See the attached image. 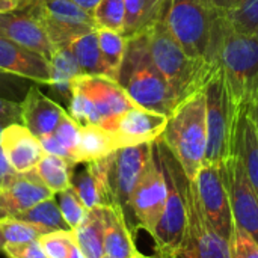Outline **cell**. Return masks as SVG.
I'll return each instance as SVG.
<instances>
[{"mask_svg":"<svg viewBox=\"0 0 258 258\" xmlns=\"http://www.w3.org/2000/svg\"><path fill=\"white\" fill-rule=\"evenodd\" d=\"M212 60L237 112H245L258 100V35L231 29L218 14Z\"/></svg>","mask_w":258,"mask_h":258,"instance_id":"1","label":"cell"},{"mask_svg":"<svg viewBox=\"0 0 258 258\" xmlns=\"http://www.w3.org/2000/svg\"><path fill=\"white\" fill-rule=\"evenodd\" d=\"M116 83L139 107L171 116L180 106L168 82L156 67L148 45L147 30L127 38Z\"/></svg>","mask_w":258,"mask_h":258,"instance_id":"2","label":"cell"},{"mask_svg":"<svg viewBox=\"0 0 258 258\" xmlns=\"http://www.w3.org/2000/svg\"><path fill=\"white\" fill-rule=\"evenodd\" d=\"M147 36L151 57L180 104L204 89L218 68L213 62L187 54L162 18L147 30Z\"/></svg>","mask_w":258,"mask_h":258,"instance_id":"3","label":"cell"},{"mask_svg":"<svg viewBox=\"0 0 258 258\" xmlns=\"http://www.w3.org/2000/svg\"><path fill=\"white\" fill-rule=\"evenodd\" d=\"M160 141L175 157L189 180H194L206 160L207 124L204 89L184 100L168 118Z\"/></svg>","mask_w":258,"mask_h":258,"instance_id":"4","label":"cell"},{"mask_svg":"<svg viewBox=\"0 0 258 258\" xmlns=\"http://www.w3.org/2000/svg\"><path fill=\"white\" fill-rule=\"evenodd\" d=\"M160 165L165 172L168 195L160 221L153 233L156 257L172 258L177 252L187 221V204H186V183L187 177L175 157L169 153L165 144L157 139L154 142Z\"/></svg>","mask_w":258,"mask_h":258,"instance_id":"5","label":"cell"},{"mask_svg":"<svg viewBox=\"0 0 258 258\" xmlns=\"http://www.w3.org/2000/svg\"><path fill=\"white\" fill-rule=\"evenodd\" d=\"M160 18L187 54L213 62L218 12L210 0H166Z\"/></svg>","mask_w":258,"mask_h":258,"instance_id":"6","label":"cell"},{"mask_svg":"<svg viewBox=\"0 0 258 258\" xmlns=\"http://www.w3.org/2000/svg\"><path fill=\"white\" fill-rule=\"evenodd\" d=\"M206 124H207V163L224 165L233 154V142L239 112L231 101L225 80L216 68L204 86Z\"/></svg>","mask_w":258,"mask_h":258,"instance_id":"7","label":"cell"},{"mask_svg":"<svg viewBox=\"0 0 258 258\" xmlns=\"http://www.w3.org/2000/svg\"><path fill=\"white\" fill-rule=\"evenodd\" d=\"M153 145L154 142L118 148L106 157V189L109 206L122 212L133 236H136L138 231L132 213V197L153 153Z\"/></svg>","mask_w":258,"mask_h":258,"instance_id":"8","label":"cell"},{"mask_svg":"<svg viewBox=\"0 0 258 258\" xmlns=\"http://www.w3.org/2000/svg\"><path fill=\"white\" fill-rule=\"evenodd\" d=\"M207 222L225 240L230 242L234 219L225 180L224 165L204 162L194 180H190Z\"/></svg>","mask_w":258,"mask_h":258,"instance_id":"9","label":"cell"},{"mask_svg":"<svg viewBox=\"0 0 258 258\" xmlns=\"http://www.w3.org/2000/svg\"><path fill=\"white\" fill-rule=\"evenodd\" d=\"M186 204L187 221L183 240L172 258H231L230 242L207 222L190 180L186 183Z\"/></svg>","mask_w":258,"mask_h":258,"instance_id":"10","label":"cell"},{"mask_svg":"<svg viewBox=\"0 0 258 258\" xmlns=\"http://www.w3.org/2000/svg\"><path fill=\"white\" fill-rule=\"evenodd\" d=\"M166 195L168 184L165 172L160 165L156 145H153V153L132 197V213L136 231L144 230L153 236L163 213Z\"/></svg>","mask_w":258,"mask_h":258,"instance_id":"11","label":"cell"},{"mask_svg":"<svg viewBox=\"0 0 258 258\" xmlns=\"http://www.w3.org/2000/svg\"><path fill=\"white\" fill-rule=\"evenodd\" d=\"M30 8L54 47H67L74 38L97 29L92 14L71 0H32Z\"/></svg>","mask_w":258,"mask_h":258,"instance_id":"12","label":"cell"},{"mask_svg":"<svg viewBox=\"0 0 258 258\" xmlns=\"http://www.w3.org/2000/svg\"><path fill=\"white\" fill-rule=\"evenodd\" d=\"M73 86L79 88L91 101V122L112 132L118 118L136 104L127 97L124 89L112 79L104 76L80 74L74 79Z\"/></svg>","mask_w":258,"mask_h":258,"instance_id":"13","label":"cell"},{"mask_svg":"<svg viewBox=\"0 0 258 258\" xmlns=\"http://www.w3.org/2000/svg\"><path fill=\"white\" fill-rule=\"evenodd\" d=\"M234 224L249 233L258 243V195L240 159L233 153L224 163Z\"/></svg>","mask_w":258,"mask_h":258,"instance_id":"14","label":"cell"},{"mask_svg":"<svg viewBox=\"0 0 258 258\" xmlns=\"http://www.w3.org/2000/svg\"><path fill=\"white\" fill-rule=\"evenodd\" d=\"M30 3L32 0L17 11L0 14V33L23 48L38 53L48 60L56 47L50 41L39 18L32 11Z\"/></svg>","mask_w":258,"mask_h":258,"instance_id":"15","label":"cell"},{"mask_svg":"<svg viewBox=\"0 0 258 258\" xmlns=\"http://www.w3.org/2000/svg\"><path fill=\"white\" fill-rule=\"evenodd\" d=\"M166 124L168 116L135 106L118 118L115 127L109 133L118 150L156 142L163 135Z\"/></svg>","mask_w":258,"mask_h":258,"instance_id":"16","label":"cell"},{"mask_svg":"<svg viewBox=\"0 0 258 258\" xmlns=\"http://www.w3.org/2000/svg\"><path fill=\"white\" fill-rule=\"evenodd\" d=\"M53 197L54 194L45 187L33 171L17 174L11 183L0 187V219L15 218Z\"/></svg>","mask_w":258,"mask_h":258,"instance_id":"17","label":"cell"},{"mask_svg":"<svg viewBox=\"0 0 258 258\" xmlns=\"http://www.w3.org/2000/svg\"><path fill=\"white\" fill-rule=\"evenodd\" d=\"M0 147L17 174L33 171L39 160L45 156L39 138H36L21 122H12L3 127L0 135Z\"/></svg>","mask_w":258,"mask_h":258,"instance_id":"18","label":"cell"},{"mask_svg":"<svg viewBox=\"0 0 258 258\" xmlns=\"http://www.w3.org/2000/svg\"><path fill=\"white\" fill-rule=\"evenodd\" d=\"M21 124L36 138L51 135L67 110L54 100L47 97L36 83H32L26 97L20 103Z\"/></svg>","mask_w":258,"mask_h":258,"instance_id":"19","label":"cell"},{"mask_svg":"<svg viewBox=\"0 0 258 258\" xmlns=\"http://www.w3.org/2000/svg\"><path fill=\"white\" fill-rule=\"evenodd\" d=\"M0 70L26 77L36 85H50L48 60L5 36H0Z\"/></svg>","mask_w":258,"mask_h":258,"instance_id":"20","label":"cell"},{"mask_svg":"<svg viewBox=\"0 0 258 258\" xmlns=\"http://www.w3.org/2000/svg\"><path fill=\"white\" fill-rule=\"evenodd\" d=\"M71 187L88 210L109 206L106 189V157L98 162L86 163L85 169L77 174L73 172Z\"/></svg>","mask_w":258,"mask_h":258,"instance_id":"21","label":"cell"},{"mask_svg":"<svg viewBox=\"0 0 258 258\" xmlns=\"http://www.w3.org/2000/svg\"><path fill=\"white\" fill-rule=\"evenodd\" d=\"M104 255L113 258L141 255L122 212L113 206H104Z\"/></svg>","mask_w":258,"mask_h":258,"instance_id":"22","label":"cell"},{"mask_svg":"<svg viewBox=\"0 0 258 258\" xmlns=\"http://www.w3.org/2000/svg\"><path fill=\"white\" fill-rule=\"evenodd\" d=\"M233 153L240 159L246 175L258 195V139L248 110L239 115L233 142Z\"/></svg>","mask_w":258,"mask_h":258,"instance_id":"23","label":"cell"},{"mask_svg":"<svg viewBox=\"0 0 258 258\" xmlns=\"http://www.w3.org/2000/svg\"><path fill=\"white\" fill-rule=\"evenodd\" d=\"M76 245L88 258L104 257V206L88 210L85 219L73 230Z\"/></svg>","mask_w":258,"mask_h":258,"instance_id":"24","label":"cell"},{"mask_svg":"<svg viewBox=\"0 0 258 258\" xmlns=\"http://www.w3.org/2000/svg\"><path fill=\"white\" fill-rule=\"evenodd\" d=\"M116 150L112 135L100 125L88 124L82 127L80 141L76 153V163L86 165L98 162Z\"/></svg>","mask_w":258,"mask_h":258,"instance_id":"25","label":"cell"},{"mask_svg":"<svg viewBox=\"0 0 258 258\" xmlns=\"http://www.w3.org/2000/svg\"><path fill=\"white\" fill-rule=\"evenodd\" d=\"M50 67V88H53L60 97L70 101L73 92V82L82 74L80 67L68 47H56L54 53L48 59Z\"/></svg>","mask_w":258,"mask_h":258,"instance_id":"26","label":"cell"},{"mask_svg":"<svg viewBox=\"0 0 258 258\" xmlns=\"http://www.w3.org/2000/svg\"><path fill=\"white\" fill-rule=\"evenodd\" d=\"M67 47L74 54L82 74L106 77V70H104L100 45H98L97 30H92V32H88L74 38Z\"/></svg>","mask_w":258,"mask_h":258,"instance_id":"27","label":"cell"},{"mask_svg":"<svg viewBox=\"0 0 258 258\" xmlns=\"http://www.w3.org/2000/svg\"><path fill=\"white\" fill-rule=\"evenodd\" d=\"M74 168L76 166H73L68 160L62 157L45 154L35 166L33 172L45 184V187H48L56 195L71 187V177Z\"/></svg>","mask_w":258,"mask_h":258,"instance_id":"28","label":"cell"},{"mask_svg":"<svg viewBox=\"0 0 258 258\" xmlns=\"http://www.w3.org/2000/svg\"><path fill=\"white\" fill-rule=\"evenodd\" d=\"M98 36V45L106 70V77L116 82L119 67L124 59L127 38L121 32L109 30V29H95Z\"/></svg>","mask_w":258,"mask_h":258,"instance_id":"29","label":"cell"},{"mask_svg":"<svg viewBox=\"0 0 258 258\" xmlns=\"http://www.w3.org/2000/svg\"><path fill=\"white\" fill-rule=\"evenodd\" d=\"M125 21L122 35L132 38L148 30L162 15L156 9L153 0H124Z\"/></svg>","mask_w":258,"mask_h":258,"instance_id":"30","label":"cell"},{"mask_svg":"<svg viewBox=\"0 0 258 258\" xmlns=\"http://www.w3.org/2000/svg\"><path fill=\"white\" fill-rule=\"evenodd\" d=\"M15 218L36 225V227L42 228L45 233L59 231V230H70L62 213H60V209H59L54 197L48 198L45 201H41L39 204L33 206L32 209H29L27 212H24Z\"/></svg>","mask_w":258,"mask_h":258,"instance_id":"31","label":"cell"},{"mask_svg":"<svg viewBox=\"0 0 258 258\" xmlns=\"http://www.w3.org/2000/svg\"><path fill=\"white\" fill-rule=\"evenodd\" d=\"M92 17L97 29H109L122 33L125 21L124 0H100Z\"/></svg>","mask_w":258,"mask_h":258,"instance_id":"32","label":"cell"},{"mask_svg":"<svg viewBox=\"0 0 258 258\" xmlns=\"http://www.w3.org/2000/svg\"><path fill=\"white\" fill-rule=\"evenodd\" d=\"M219 15L237 32L258 33V0H246L239 8Z\"/></svg>","mask_w":258,"mask_h":258,"instance_id":"33","label":"cell"},{"mask_svg":"<svg viewBox=\"0 0 258 258\" xmlns=\"http://www.w3.org/2000/svg\"><path fill=\"white\" fill-rule=\"evenodd\" d=\"M0 231L6 243H26L38 240L42 234H47L42 228L17 218L0 219Z\"/></svg>","mask_w":258,"mask_h":258,"instance_id":"34","label":"cell"},{"mask_svg":"<svg viewBox=\"0 0 258 258\" xmlns=\"http://www.w3.org/2000/svg\"><path fill=\"white\" fill-rule=\"evenodd\" d=\"M38 242L45 258H68L73 245L76 243L71 230L50 231L42 234Z\"/></svg>","mask_w":258,"mask_h":258,"instance_id":"35","label":"cell"},{"mask_svg":"<svg viewBox=\"0 0 258 258\" xmlns=\"http://www.w3.org/2000/svg\"><path fill=\"white\" fill-rule=\"evenodd\" d=\"M56 195H57V206L60 209V213H62L68 228L73 231L85 219L88 209L83 206V203L80 201V198L77 197V194L73 187H68Z\"/></svg>","mask_w":258,"mask_h":258,"instance_id":"36","label":"cell"},{"mask_svg":"<svg viewBox=\"0 0 258 258\" xmlns=\"http://www.w3.org/2000/svg\"><path fill=\"white\" fill-rule=\"evenodd\" d=\"M80 132H82V125L77 121H74L68 112L62 116L56 130L53 132L54 138L68 151V154L71 156V160L76 166H77L76 153H77V147H79V141H80Z\"/></svg>","mask_w":258,"mask_h":258,"instance_id":"37","label":"cell"},{"mask_svg":"<svg viewBox=\"0 0 258 258\" xmlns=\"http://www.w3.org/2000/svg\"><path fill=\"white\" fill-rule=\"evenodd\" d=\"M32 83L33 82L26 77L0 70V97L2 98L21 103Z\"/></svg>","mask_w":258,"mask_h":258,"instance_id":"38","label":"cell"},{"mask_svg":"<svg viewBox=\"0 0 258 258\" xmlns=\"http://www.w3.org/2000/svg\"><path fill=\"white\" fill-rule=\"evenodd\" d=\"M230 254L231 258H258L257 240L236 224L230 239Z\"/></svg>","mask_w":258,"mask_h":258,"instance_id":"39","label":"cell"},{"mask_svg":"<svg viewBox=\"0 0 258 258\" xmlns=\"http://www.w3.org/2000/svg\"><path fill=\"white\" fill-rule=\"evenodd\" d=\"M3 252L8 258H45L38 240L26 243H6Z\"/></svg>","mask_w":258,"mask_h":258,"instance_id":"40","label":"cell"},{"mask_svg":"<svg viewBox=\"0 0 258 258\" xmlns=\"http://www.w3.org/2000/svg\"><path fill=\"white\" fill-rule=\"evenodd\" d=\"M0 121L5 124L21 122V106H20V103L0 97Z\"/></svg>","mask_w":258,"mask_h":258,"instance_id":"41","label":"cell"},{"mask_svg":"<svg viewBox=\"0 0 258 258\" xmlns=\"http://www.w3.org/2000/svg\"><path fill=\"white\" fill-rule=\"evenodd\" d=\"M39 142L42 145V150L45 154H51V156H57V157H62L65 160H68L73 166H76L71 160V156L68 154V151L60 145V142L54 138V135H47V136H42L39 138Z\"/></svg>","mask_w":258,"mask_h":258,"instance_id":"42","label":"cell"},{"mask_svg":"<svg viewBox=\"0 0 258 258\" xmlns=\"http://www.w3.org/2000/svg\"><path fill=\"white\" fill-rule=\"evenodd\" d=\"M15 177H17V172L9 165V162H8V159H6V156L0 147V187L11 183Z\"/></svg>","mask_w":258,"mask_h":258,"instance_id":"43","label":"cell"},{"mask_svg":"<svg viewBox=\"0 0 258 258\" xmlns=\"http://www.w3.org/2000/svg\"><path fill=\"white\" fill-rule=\"evenodd\" d=\"M210 2H212V6L215 8V11L218 14H227V12L239 8L246 0H210Z\"/></svg>","mask_w":258,"mask_h":258,"instance_id":"44","label":"cell"},{"mask_svg":"<svg viewBox=\"0 0 258 258\" xmlns=\"http://www.w3.org/2000/svg\"><path fill=\"white\" fill-rule=\"evenodd\" d=\"M29 2L30 0H0V14L17 11L23 8L24 5H27Z\"/></svg>","mask_w":258,"mask_h":258,"instance_id":"45","label":"cell"},{"mask_svg":"<svg viewBox=\"0 0 258 258\" xmlns=\"http://www.w3.org/2000/svg\"><path fill=\"white\" fill-rule=\"evenodd\" d=\"M71 2L76 3L77 6H80L82 9H85L89 14H92L94 9L97 8V5L100 3V0H71Z\"/></svg>","mask_w":258,"mask_h":258,"instance_id":"46","label":"cell"},{"mask_svg":"<svg viewBox=\"0 0 258 258\" xmlns=\"http://www.w3.org/2000/svg\"><path fill=\"white\" fill-rule=\"evenodd\" d=\"M246 110H248V115H249V118L252 121V125H254V130H255V135H257L258 139V100L255 103H252Z\"/></svg>","mask_w":258,"mask_h":258,"instance_id":"47","label":"cell"},{"mask_svg":"<svg viewBox=\"0 0 258 258\" xmlns=\"http://www.w3.org/2000/svg\"><path fill=\"white\" fill-rule=\"evenodd\" d=\"M68 258H88V257H86V255L80 251V248L74 243V245H73V248H71V252H70Z\"/></svg>","mask_w":258,"mask_h":258,"instance_id":"48","label":"cell"},{"mask_svg":"<svg viewBox=\"0 0 258 258\" xmlns=\"http://www.w3.org/2000/svg\"><path fill=\"white\" fill-rule=\"evenodd\" d=\"M153 3H154V6H156V9L160 12V15H162V12H163V8H165V3H166V0H153Z\"/></svg>","mask_w":258,"mask_h":258,"instance_id":"49","label":"cell"},{"mask_svg":"<svg viewBox=\"0 0 258 258\" xmlns=\"http://www.w3.org/2000/svg\"><path fill=\"white\" fill-rule=\"evenodd\" d=\"M5 245H6V242H5V239H3V234H2V231H0V252H3V248H5Z\"/></svg>","mask_w":258,"mask_h":258,"instance_id":"50","label":"cell"},{"mask_svg":"<svg viewBox=\"0 0 258 258\" xmlns=\"http://www.w3.org/2000/svg\"><path fill=\"white\" fill-rule=\"evenodd\" d=\"M5 125H8V124H5V122H2V121H0V135H2V130H3V127H5Z\"/></svg>","mask_w":258,"mask_h":258,"instance_id":"51","label":"cell"},{"mask_svg":"<svg viewBox=\"0 0 258 258\" xmlns=\"http://www.w3.org/2000/svg\"><path fill=\"white\" fill-rule=\"evenodd\" d=\"M136 258H151V257H147V255H144V254H141V255H138Z\"/></svg>","mask_w":258,"mask_h":258,"instance_id":"52","label":"cell"},{"mask_svg":"<svg viewBox=\"0 0 258 258\" xmlns=\"http://www.w3.org/2000/svg\"><path fill=\"white\" fill-rule=\"evenodd\" d=\"M103 258H113V257H109V255H104V257Z\"/></svg>","mask_w":258,"mask_h":258,"instance_id":"53","label":"cell"},{"mask_svg":"<svg viewBox=\"0 0 258 258\" xmlns=\"http://www.w3.org/2000/svg\"><path fill=\"white\" fill-rule=\"evenodd\" d=\"M151 258H159V257H156V255H154V257H151Z\"/></svg>","mask_w":258,"mask_h":258,"instance_id":"54","label":"cell"},{"mask_svg":"<svg viewBox=\"0 0 258 258\" xmlns=\"http://www.w3.org/2000/svg\"><path fill=\"white\" fill-rule=\"evenodd\" d=\"M0 36H3V35H2V33H0Z\"/></svg>","mask_w":258,"mask_h":258,"instance_id":"55","label":"cell"},{"mask_svg":"<svg viewBox=\"0 0 258 258\" xmlns=\"http://www.w3.org/2000/svg\"><path fill=\"white\" fill-rule=\"evenodd\" d=\"M257 35H258V33H257Z\"/></svg>","mask_w":258,"mask_h":258,"instance_id":"56","label":"cell"}]
</instances>
